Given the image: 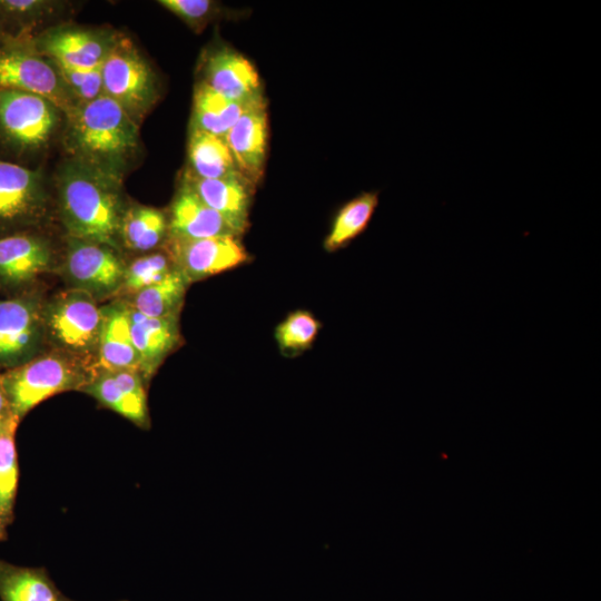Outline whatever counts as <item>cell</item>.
<instances>
[{"mask_svg":"<svg viewBox=\"0 0 601 601\" xmlns=\"http://www.w3.org/2000/svg\"><path fill=\"white\" fill-rule=\"evenodd\" d=\"M57 194L68 237L109 245L120 252L119 228L127 206L121 181L70 158L59 169Z\"/></svg>","mask_w":601,"mask_h":601,"instance_id":"cell-1","label":"cell"},{"mask_svg":"<svg viewBox=\"0 0 601 601\" xmlns=\"http://www.w3.org/2000/svg\"><path fill=\"white\" fill-rule=\"evenodd\" d=\"M65 146L72 159L121 181L139 150V124L102 95L67 117Z\"/></svg>","mask_w":601,"mask_h":601,"instance_id":"cell-2","label":"cell"},{"mask_svg":"<svg viewBox=\"0 0 601 601\" xmlns=\"http://www.w3.org/2000/svg\"><path fill=\"white\" fill-rule=\"evenodd\" d=\"M92 376L87 364L56 349L45 351L29 362L0 372L11 408L21 420L47 398L81 391Z\"/></svg>","mask_w":601,"mask_h":601,"instance_id":"cell-3","label":"cell"},{"mask_svg":"<svg viewBox=\"0 0 601 601\" xmlns=\"http://www.w3.org/2000/svg\"><path fill=\"white\" fill-rule=\"evenodd\" d=\"M46 341L51 349L91 367L96 362L102 309L88 293L67 288L45 302ZM95 365V364H93Z\"/></svg>","mask_w":601,"mask_h":601,"instance_id":"cell-4","label":"cell"},{"mask_svg":"<svg viewBox=\"0 0 601 601\" xmlns=\"http://www.w3.org/2000/svg\"><path fill=\"white\" fill-rule=\"evenodd\" d=\"M61 111L49 100L0 88V159L19 164L43 149L55 135Z\"/></svg>","mask_w":601,"mask_h":601,"instance_id":"cell-5","label":"cell"},{"mask_svg":"<svg viewBox=\"0 0 601 601\" xmlns=\"http://www.w3.org/2000/svg\"><path fill=\"white\" fill-rule=\"evenodd\" d=\"M101 73L104 95L139 124L158 100L159 86L154 69L129 38L116 35Z\"/></svg>","mask_w":601,"mask_h":601,"instance_id":"cell-6","label":"cell"},{"mask_svg":"<svg viewBox=\"0 0 601 601\" xmlns=\"http://www.w3.org/2000/svg\"><path fill=\"white\" fill-rule=\"evenodd\" d=\"M0 88L40 96L65 117L77 107L55 62L38 52L30 38L0 41Z\"/></svg>","mask_w":601,"mask_h":601,"instance_id":"cell-7","label":"cell"},{"mask_svg":"<svg viewBox=\"0 0 601 601\" xmlns=\"http://www.w3.org/2000/svg\"><path fill=\"white\" fill-rule=\"evenodd\" d=\"M45 302L37 287L0 297V370L17 367L46 351Z\"/></svg>","mask_w":601,"mask_h":601,"instance_id":"cell-8","label":"cell"},{"mask_svg":"<svg viewBox=\"0 0 601 601\" xmlns=\"http://www.w3.org/2000/svg\"><path fill=\"white\" fill-rule=\"evenodd\" d=\"M48 206V188L40 169L0 159V237L38 229Z\"/></svg>","mask_w":601,"mask_h":601,"instance_id":"cell-9","label":"cell"},{"mask_svg":"<svg viewBox=\"0 0 601 601\" xmlns=\"http://www.w3.org/2000/svg\"><path fill=\"white\" fill-rule=\"evenodd\" d=\"M126 264L109 245L68 237L61 275L68 288L91 295L97 302L119 293Z\"/></svg>","mask_w":601,"mask_h":601,"instance_id":"cell-10","label":"cell"},{"mask_svg":"<svg viewBox=\"0 0 601 601\" xmlns=\"http://www.w3.org/2000/svg\"><path fill=\"white\" fill-rule=\"evenodd\" d=\"M53 264L52 246L38 229L0 237V297L35 288Z\"/></svg>","mask_w":601,"mask_h":601,"instance_id":"cell-11","label":"cell"},{"mask_svg":"<svg viewBox=\"0 0 601 601\" xmlns=\"http://www.w3.org/2000/svg\"><path fill=\"white\" fill-rule=\"evenodd\" d=\"M165 245L174 268L189 284L237 267L249 258L239 237L235 236L199 239L167 237Z\"/></svg>","mask_w":601,"mask_h":601,"instance_id":"cell-12","label":"cell"},{"mask_svg":"<svg viewBox=\"0 0 601 601\" xmlns=\"http://www.w3.org/2000/svg\"><path fill=\"white\" fill-rule=\"evenodd\" d=\"M116 35L102 30L59 27L31 37L35 49L50 60L76 68L101 67Z\"/></svg>","mask_w":601,"mask_h":601,"instance_id":"cell-13","label":"cell"},{"mask_svg":"<svg viewBox=\"0 0 601 601\" xmlns=\"http://www.w3.org/2000/svg\"><path fill=\"white\" fill-rule=\"evenodd\" d=\"M145 381L139 372L120 370L95 373L81 392L92 396L109 408L141 428H149Z\"/></svg>","mask_w":601,"mask_h":601,"instance_id":"cell-14","label":"cell"},{"mask_svg":"<svg viewBox=\"0 0 601 601\" xmlns=\"http://www.w3.org/2000/svg\"><path fill=\"white\" fill-rule=\"evenodd\" d=\"M200 69V81L230 100L247 102L264 97L254 65L233 48L209 50Z\"/></svg>","mask_w":601,"mask_h":601,"instance_id":"cell-15","label":"cell"},{"mask_svg":"<svg viewBox=\"0 0 601 601\" xmlns=\"http://www.w3.org/2000/svg\"><path fill=\"white\" fill-rule=\"evenodd\" d=\"M266 100L245 112L225 137L240 177L253 188L262 180L267 149Z\"/></svg>","mask_w":601,"mask_h":601,"instance_id":"cell-16","label":"cell"},{"mask_svg":"<svg viewBox=\"0 0 601 601\" xmlns=\"http://www.w3.org/2000/svg\"><path fill=\"white\" fill-rule=\"evenodd\" d=\"M102 323L92 375L98 372L131 370L139 372L138 355L130 332V307L116 300L101 307Z\"/></svg>","mask_w":601,"mask_h":601,"instance_id":"cell-17","label":"cell"},{"mask_svg":"<svg viewBox=\"0 0 601 601\" xmlns=\"http://www.w3.org/2000/svg\"><path fill=\"white\" fill-rule=\"evenodd\" d=\"M170 238L199 239L240 235L217 211L181 183L167 217Z\"/></svg>","mask_w":601,"mask_h":601,"instance_id":"cell-18","label":"cell"},{"mask_svg":"<svg viewBox=\"0 0 601 601\" xmlns=\"http://www.w3.org/2000/svg\"><path fill=\"white\" fill-rule=\"evenodd\" d=\"M130 332L139 373L147 382L179 344L178 316L147 317L130 307Z\"/></svg>","mask_w":601,"mask_h":601,"instance_id":"cell-19","label":"cell"},{"mask_svg":"<svg viewBox=\"0 0 601 601\" xmlns=\"http://www.w3.org/2000/svg\"><path fill=\"white\" fill-rule=\"evenodd\" d=\"M186 184L207 206L220 214L242 236L248 226L250 194L254 190L240 176L205 179L188 173Z\"/></svg>","mask_w":601,"mask_h":601,"instance_id":"cell-20","label":"cell"},{"mask_svg":"<svg viewBox=\"0 0 601 601\" xmlns=\"http://www.w3.org/2000/svg\"><path fill=\"white\" fill-rule=\"evenodd\" d=\"M265 100H230L199 81L193 97L191 128L224 138L237 120L250 108Z\"/></svg>","mask_w":601,"mask_h":601,"instance_id":"cell-21","label":"cell"},{"mask_svg":"<svg viewBox=\"0 0 601 601\" xmlns=\"http://www.w3.org/2000/svg\"><path fill=\"white\" fill-rule=\"evenodd\" d=\"M1 601H75L65 595L45 568H28L0 560Z\"/></svg>","mask_w":601,"mask_h":601,"instance_id":"cell-22","label":"cell"},{"mask_svg":"<svg viewBox=\"0 0 601 601\" xmlns=\"http://www.w3.org/2000/svg\"><path fill=\"white\" fill-rule=\"evenodd\" d=\"M188 174L205 179L240 176L224 138L190 129L188 139Z\"/></svg>","mask_w":601,"mask_h":601,"instance_id":"cell-23","label":"cell"},{"mask_svg":"<svg viewBox=\"0 0 601 601\" xmlns=\"http://www.w3.org/2000/svg\"><path fill=\"white\" fill-rule=\"evenodd\" d=\"M168 236V220L158 208L126 206L119 228V244L132 252H149Z\"/></svg>","mask_w":601,"mask_h":601,"instance_id":"cell-24","label":"cell"},{"mask_svg":"<svg viewBox=\"0 0 601 601\" xmlns=\"http://www.w3.org/2000/svg\"><path fill=\"white\" fill-rule=\"evenodd\" d=\"M189 283L173 268L161 280L131 296L129 306L147 317L178 316Z\"/></svg>","mask_w":601,"mask_h":601,"instance_id":"cell-25","label":"cell"},{"mask_svg":"<svg viewBox=\"0 0 601 601\" xmlns=\"http://www.w3.org/2000/svg\"><path fill=\"white\" fill-rule=\"evenodd\" d=\"M378 200L380 193L371 190L361 193L343 205L326 237L325 249L328 252L337 250L363 234L373 218Z\"/></svg>","mask_w":601,"mask_h":601,"instance_id":"cell-26","label":"cell"},{"mask_svg":"<svg viewBox=\"0 0 601 601\" xmlns=\"http://www.w3.org/2000/svg\"><path fill=\"white\" fill-rule=\"evenodd\" d=\"M52 7L43 0H0V41L31 38L32 28Z\"/></svg>","mask_w":601,"mask_h":601,"instance_id":"cell-27","label":"cell"},{"mask_svg":"<svg viewBox=\"0 0 601 601\" xmlns=\"http://www.w3.org/2000/svg\"><path fill=\"white\" fill-rule=\"evenodd\" d=\"M16 433L0 434V542L14 519L19 465L14 441Z\"/></svg>","mask_w":601,"mask_h":601,"instance_id":"cell-28","label":"cell"},{"mask_svg":"<svg viewBox=\"0 0 601 601\" xmlns=\"http://www.w3.org/2000/svg\"><path fill=\"white\" fill-rule=\"evenodd\" d=\"M174 268L166 253H151L126 265L119 295H135L161 280Z\"/></svg>","mask_w":601,"mask_h":601,"instance_id":"cell-29","label":"cell"},{"mask_svg":"<svg viewBox=\"0 0 601 601\" xmlns=\"http://www.w3.org/2000/svg\"><path fill=\"white\" fill-rule=\"evenodd\" d=\"M321 324L306 311L289 314L276 328L275 337L284 354H298L315 341Z\"/></svg>","mask_w":601,"mask_h":601,"instance_id":"cell-30","label":"cell"},{"mask_svg":"<svg viewBox=\"0 0 601 601\" xmlns=\"http://www.w3.org/2000/svg\"><path fill=\"white\" fill-rule=\"evenodd\" d=\"M55 65L77 106L104 95L101 67L85 69L58 62Z\"/></svg>","mask_w":601,"mask_h":601,"instance_id":"cell-31","label":"cell"},{"mask_svg":"<svg viewBox=\"0 0 601 601\" xmlns=\"http://www.w3.org/2000/svg\"><path fill=\"white\" fill-rule=\"evenodd\" d=\"M159 3L196 32L221 13L220 6L209 0H160Z\"/></svg>","mask_w":601,"mask_h":601,"instance_id":"cell-32","label":"cell"},{"mask_svg":"<svg viewBox=\"0 0 601 601\" xmlns=\"http://www.w3.org/2000/svg\"><path fill=\"white\" fill-rule=\"evenodd\" d=\"M19 424L0 381V434L16 433Z\"/></svg>","mask_w":601,"mask_h":601,"instance_id":"cell-33","label":"cell"}]
</instances>
